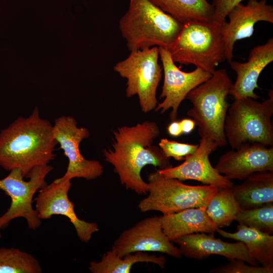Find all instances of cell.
I'll use <instances>...</instances> for the list:
<instances>
[{"mask_svg":"<svg viewBox=\"0 0 273 273\" xmlns=\"http://www.w3.org/2000/svg\"><path fill=\"white\" fill-rule=\"evenodd\" d=\"M160 133L153 121L122 126L114 132L112 149L103 150L105 161L114 167L121 185L138 195L148 193V183L141 176L145 166L151 165L159 169L172 166L160 148L153 145Z\"/></svg>","mask_w":273,"mask_h":273,"instance_id":"6da1fadb","label":"cell"},{"mask_svg":"<svg viewBox=\"0 0 273 273\" xmlns=\"http://www.w3.org/2000/svg\"><path fill=\"white\" fill-rule=\"evenodd\" d=\"M57 144L53 125L35 107L28 117H19L0 132V166L9 171L19 168L28 178L33 169L54 159Z\"/></svg>","mask_w":273,"mask_h":273,"instance_id":"7a4b0ae2","label":"cell"},{"mask_svg":"<svg viewBox=\"0 0 273 273\" xmlns=\"http://www.w3.org/2000/svg\"><path fill=\"white\" fill-rule=\"evenodd\" d=\"M183 26L150 0H129L128 9L119 23L130 52L153 47L168 49Z\"/></svg>","mask_w":273,"mask_h":273,"instance_id":"3957f363","label":"cell"},{"mask_svg":"<svg viewBox=\"0 0 273 273\" xmlns=\"http://www.w3.org/2000/svg\"><path fill=\"white\" fill-rule=\"evenodd\" d=\"M232 85L225 69L216 70L209 79L190 91L186 98L192 104L187 115L198 126L201 138L210 139L219 147L228 144L224 129L229 107L226 99Z\"/></svg>","mask_w":273,"mask_h":273,"instance_id":"277c9868","label":"cell"},{"mask_svg":"<svg viewBox=\"0 0 273 273\" xmlns=\"http://www.w3.org/2000/svg\"><path fill=\"white\" fill-rule=\"evenodd\" d=\"M225 23L193 21L184 24L167 49L173 61L193 64L212 74L216 67L226 60Z\"/></svg>","mask_w":273,"mask_h":273,"instance_id":"5b68a950","label":"cell"},{"mask_svg":"<svg viewBox=\"0 0 273 273\" xmlns=\"http://www.w3.org/2000/svg\"><path fill=\"white\" fill-rule=\"evenodd\" d=\"M263 102L245 98L235 100L229 107L224 122V133L232 149L245 143L273 146V92Z\"/></svg>","mask_w":273,"mask_h":273,"instance_id":"8992f818","label":"cell"},{"mask_svg":"<svg viewBox=\"0 0 273 273\" xmlns=\"http://www.w3.org/2000/svg\"><path fill=\"white\" fill-rule=\"evenodd\" d=\"M148 181V195L138 205L142 212L157 211L167 214L190 208L207 207L218 190L212 185H186L178 179L163 175L158 170L149 174Z\"/></svg>","mask_w":273,"mask_h":273,"instance_id":"52a82bcc","label":"cell"},{"mask_svg":"<svg viewBox=\"0 0 273 273\" xmlns=\"http://www.w3.org/2000/svg\"><path fill=\"white\" fill-rule=\"evenodd\" d=\"M159 56L157 47L131 51L127 58L113 68L127 80L126 96L137 95L141 109L145 113L155 110L158 103L156 92L162 71Z\"/></svg>","mask_w":273,"mask_h":273,"instance_id":"ba28073f","label":"cell"},{"mask_svg":"<svg viewBox=\"0 0 273 273\" xmlns=\"http://www.w3.org/2000/svg\"><path fill=\"white\" fill-rule=\"evenodd\" d=\"M53 169L49 164L36 167L30 173L28 177L29 180L25 181L21 170L14 168L6 177L0 179V190L5 192L11 200L8 210L0 216L2 229L18 217L25 218L28 227L33 230L40 226L41 219L32 207V200L34 194L47 184L46 177Z\"/></svg>","mask_w":273,"mask_h":273,"instance_id":"9c48e42d","label":"cell"},{"mask_svg":"<svg viewBox=\"0 0 273 273\" xmlns=\"http://www.w3.org/2000/svg\"><path fill=\"white\" fill-rule=\"evenodd\" d=\"M53 126L54 138L68 159L62 178H82L89 180L103 174L102 164L97 160L86 159L80 150V143L89 135L87 128L78 127L73 116L65 115L56 119Z\"/></svg>","mask_w":273,"mask_h":273,"instance_id":"30bf717a","label":"cell"},{"mask_svg":"<svg viewBox=\"0 0 273 273\" xmlns=\"http://www.w3.org/2000/svg\"><path fill=\"white\" fill-rule=\"evenodd\" d=\"M111 250L120 257L135 252H158L176 258L183 256L164 233L160 216L144 218L123 231Z\"/></svg>","mask_w":273,"mask_h":273,"instance_id":"8fae6325","label":"cell"},{"mask_svg":"<svg viewBox=\"0 0 273 273\" xmlns=\"http://www.w3.org/2000/svg\"><path fill=\"white\" fill-rule=\"evenodd\" d=\"M71 180L61 177L46 185L38 191L35 210L40 219H49L54 215L67 217L73 225L79 240L87 243L93 235L99 230L98 224L79 218L75 212L74 204L68 197Z\"/></svg>","mask_w":273,"mask_h":273,"instance_id":"7c38bea8","label":"cell"},{"mask_svg":"<svg viewBox=\"0 0 273 273\" xmlns=\"http://www.w3.org/2000/svg\"><path fill=\"white\" fill-rule=\"evenodd\" d=\"M159 53L164 72L160 98L164 99L158 103L155 111L163 113L171 109L170 119L172 121L176 120L179 107L189 92L209 79L212 74L199 67L191 72H184L176 66L167 49L159 48Z\"/></svg>","mask_w":273,"mask_h":273,"instance_id":"4fadbf2b","label":"cell"},{"mask_svg":"<svg viewBox=\"0 0 273 273\" xmlns=\"http://www.w3.org/2000/svg\"><path fill=\"white\" fill-rule=\"evenodd\" d=\"M214 168L230 180H243L258 171H273V147L245 143L222 154Z\"/></svg>","mask_w":273,"mask_h":273,"instance_id":"5bb4252c","label":"cell"},{"mask_svg":"<svg viewBox=\"0 0 273 273\" xmlns=\"http://www.w3.org/2000/svg\"><path fill=\"white\" fill-rule=\"evenodd\" d=\"M217 145L210 139L202 137L196 151L179 165L158 169L163 175L180 180H195L218 189L230 188L233 182L218 173L211 165L209 156L217 148Z\"/></svg>","mask_w":273,"mask_h":273,"instance_id":"9a60e30c","label":"cell"},{"mask_svg":"<svg viewBox=\"0 0 273 273\" xmlns=\"http://www.w3.org/2000/svg\"><path fill=\"white\" fill-rule=\"evenodd\" d=\"M229 22L224 25L226 60L232 61L234 47L236 41L251 37L255 24L259 21L273 23V7L266 0H249L241 3L228 13Z\"/></svg>","mask_w":273,"mask_h":273,"instance_id":"2e32d148","label":"cell"},{"mask_svg":"<svg viewBox=\"0 0 273 273\" xmlns=\"http://www.w3.org/2000/svg\"><path fill=\"white\" fill-rule=\"evenodd\" d=\"M214 234L194 233L174 240L183 255L189 258L203 259L211 255H218L229 260L239 259L250 264L258 263L249 255L245 244L240 241L230 243L214 237Z\"/></svg>","mask_w":273,"mask_h":273,"instance_id":"e0dca14e","label":"cell"},{"mask_svg":"<svg viewBox=\"0 0 273 273\" xmlns=\"http://www.w3.org/2000/svg\"><path fill=\"white\" fill-rule=\"evenodd\" d=\"M273 61V38L264 44L253 48L248 61L244 63L232 61L231 68L236 73L237 78L230 92L235 100L245 98L257 99L259 97L254 90L259 88L257 81L264 68Z\"/></svg>","mask_w":273,"mask_h":273,"instance_id":"ac0fdd59","label":"cell"},{"mask_svg":"<svg viewBox=\"0 0 273 273\" xmlns=\"http://www.w3.org/2000/svg\"><path fill=\"white\" fill-rule=\"evenodd\" d=\"M206 209V207H193L160 216L164 233L172 242L194 233L214 234L217 227L207 215Z\"/></svg>","mask_w":273,"mask_h":273,"instance_id":"d6986e66","label":"cell"},{"mask_svg":"<svg viewBox=\"0 0 273 273\" xmlns=\"http://www.w3.org/2000/svg\"><path fill=\"white\" fill-rule=\"evenodd\" d=\"M232 190L241 209H251L273 203V171L256 172Z\"/></svg>","mask_w":273,"mask_h":273,"instance_id":"ffe728a7","label":"cell"},{"mask_svg":"<svg viewBox=\"0 0 273 273\" xmlns=\"http://www.w3.org/2000/svg\"><path fill=\"white\" fill-rule=\"evenodd\" d=\"M224 238L243 243L249 256L258 264L273 268V236L255 229L239 224L235 233L217 228L216 231Z\"/></svg>","mask_w":273,"mask_h":273,"instance_id":"44dd1931","label":"cell"},{"mask_svg":"<svg viewBox=\"0 0 273 273\" xmlns=\"http://www.w3.org/2000/svg\"><path fill=\"white\" fill-rule=\"evenodd\" d=\"M139 262L151 263L164 268L166 259L163 255L147 252H135L120 257L110 250L102 255L100 261H91L88 269L92 273H129L132 266Z\"/></svg>","mask_w":273,"mask_h":273,"instance_id":"7402d4cb","label":"cell"},{"mask_svg":"<svg viewBox=\"0 0 273 273\" xmlns=\"http://www.w3.org/2000/svg\"><path fill=\"white\" fill-rule=\"evenodd\" d=\"M182 24L212 21L214 7L207 0H150Z\"/></svg>","mask_w":273,"mask_h":273,"instance_id":"603a6c76","label":"cell"},{"mask_svg":"<svg viewBox=\"0 0 273 273\" xmlns=\"http://www.w3.org/2000/svg\"><path fill=\"white\" fill-rule=\"evenodd\" d=\"M240 209L230 188L218 189L210 200L206 211L215 225L222 228L232 224Z\"/></svg>","mask_w":273,"mask_h":273,"instance_id":"cb8c5ba5","label":"cell"},{"mask_svg":"<svg viewBox=\"0 0 273 273\" xmlns=\"http://www.w3.org/2000/svg\"><path fill=\"white\" fill-rule=\"evenodd\" d=\"M38 260L32 255L14 247H0V273H40Z\"/></svg>","mask_w":273,"mask_h":273,"instance_id":"d4e9b609","label":"cell"},{"mask_svg":"<svg viewBox=\"0 0 273 273\" xmlns=\"http://www.w3.org/2000/svg\"><path fill=\"white\" fill-rule=\"evenodd\" d=\"M235 220L263 233L273 234V203L251 209H240Z\"/></svg>","mask_w":273,"mask_h":273,"instance_id":"484cf974","label":"cell"},{"mask_svg":"<svg viewBox=\"0 0 273 273\" xmlns=\"http://www.w3.org/2000/svg\"><path fill=\"white\" fill-rule=\"evenodd\" d=\"M199 144L179 143L166 138L161 139L159 146L168 158L177 161L185 160L197 149Z\"/></svg>","mask_w":273,"mask_h":273,"instance_id":"4316f807","label":"cell"},{"mask_svg":"<svg viewBox=\"0 0 273 273\" xmlns=\"http://www.w3.org/2000/svg\"><path fill=\"white\" fill-rule=\"evenodd\" d=\"M211 273H272L273 268L248 265L239 259L229 260V262L210 270Z\"/></svg>","mask_w":273,"mask_h":273,"instance_id":"83f0119b","label":"cell"},{"mask_svg":"<svg viewBox=\"0 0 273 273\" xmlns=\"http://www.w3.org/2000/svg\"><path fill=\"white\" fill-rule=\"evenodd\" d=\"M243 0H212L214 12L212 21L220 24L226 22L229 12Z\"/></svg>","mask_w":273,"mask_h":273,"instance_id":"f1b7e54d","label":"cell"},{"mask_svg":"<svg viewBox=\"0 0 273 273\" xmlns=\"http://www.w3.org/2000/svg\"><path fill=\"white\" fill-rule=\"evenodd\" d=\"M183 133L188 134L195 128L196 123L193 119L184 118L179 121Z\"/></svg>","mask_w":273,"mask_h":273,"instance_id":"f546056e","label":"cell"},{"mask_svg":"<svg viewBox=\"0 0 273 273\" xmlns=\"http://www.w3.org/2000/svg\"><path fill=\"white\" fill-rule=\"evenodd\" d=\"M167 131L171 136L174 137H178L183 134L179 121H171L167 127Z\"/></svg>","mask_w":273,"mask_h":273,"instance_id":"4dcf8cb0","label":"cell"},{"mask_svg":"<svg viewBox=\"0 0 273 273\" xmlns=\"http://www.w3.org/2000/svg\"><path fill=\"white\" fill-rule=\"evenodd\" d=\"M1 229H2L0 228V240H1V238H2V233H1Z\"/></svg>","mask_w":273,"mask_h":273,"instance_id":"1f68e13d","label":"cell"}]
</instances>
